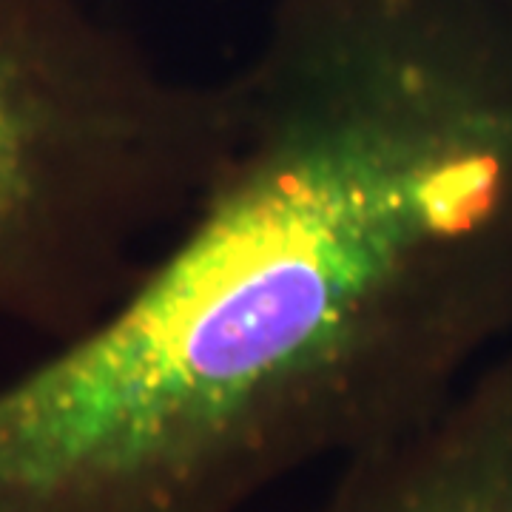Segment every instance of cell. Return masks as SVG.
I'll use <instances>...</instances> for the list:
<instances>
[{
	"mask_svg": "<svg viewBox=\"0 0 512 512\" xmlns=\"http://www.w3.org/2000/svg\"><path fill=\"white\" fill-rule=\"evenodd\" d=\"M214 180L0 382V512H245L433 416L512 319V0H276Z\"/></svg>",
	"mask_w": 512,
	"mask_h": 512,
	"instance_id": "1",
	"label": "cell"
},
{
	"mask_svg": "<svg viewBox=\"0 0 512 512\" xmlns=\"http://www.w3.org/2000/svg\"><path fill=\"white\" fill-rule=\"evenodd\" d=\"M234 128L231 77L168 72L83 0H0V330L57 345L109 311Z\"/></svg>",
	"mask_w": 512,
	"mask_h": 512,
	"instance_id": "2",
	"label": "cell"
},
{
	"mask_svg": "<svg viewBox=\"0 0 512 512\" xmlns=\"http://www.w3.org/2000/svg\"><path fill=\"white\" fill-rule=\"evenodd\" d=\"M313 512H512V362L339 464Z\"/></svg>",
	"mask_w": 512,
	"mask_h": 512,
	"instance_id": "3",
	"label": "cell"
}]
</instances>
